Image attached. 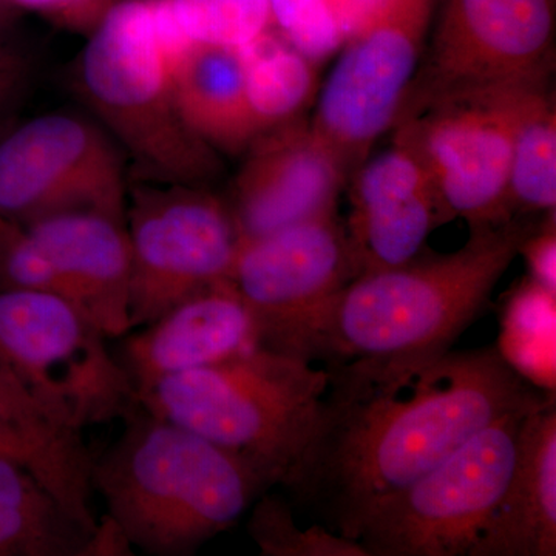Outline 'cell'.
<instances>
[{
    "instance_id": "9a60e30c",
    "label": "cell",
    "mask_w": 556,
    "mask_h": 556,
    "mask_svg": "<svg viewBox=\"0 0 556 556\" xmlns=\"http://www.w3.org/2000/svg\"><path fill=\"white\" fill-rule=\"evenodd\" d=\"M348 237L361 274L416 257L430 233L453 219L424 164L393 142L350 178Z\"/></svg>"
},
{
    "instance_id": "52a82bcc",
    "label": "cell",
    "mask_w": 556,
    "mask_h": 556,
    "mask_svg": "<svg viewBox=\"0 0 556 556\" xmlns=\"http://www.w3.org/2000/svg\"><path fill=\"white\" fill-rule=\"evenodd\" d=\"M108 336L75 303L0 289V364L73 431L126 417L139 404Z\"/></svg>"
},
{
    "instance_id": "1f68e13d",
    "label": "cell",
    "mask_w": 556,
    "mask_h": 556,
    "mask_svg": "<svg viewBox=\"0 0 556 556\" xmlns=\"http://www.w3.org/2000/svg\"><path fill=\"white\" fill-rule=\"evenodd\" d=\"M31 78V61L20 49L0 60V112L20 100Z\"/></svg>"
},
{
    "instance_id": "d590c367",
    "label": "cell",
    "mask_w": 556,
    "mask_h": 556,
    "mask_svg": "<svg viewBox=\"0 0 556 556\" xmlns=\"http://www.w3.org/2000/svg\"><path fill=\"white\" fill-rule=\"evenodd\" d=\"M2 219H3V217H2V215H0V223H2Z\"/></svg>"
},
{
    "instance_id": "9c48e42d",
    "label": "cell",
    "mask_w": 556,
    "mask_h": 556,
    "mask_svg": "<svg viewBox=\"0 0 556 556\" xmlns=\"http://www.w3.org/2000/svg\"><path fill=\"white\" fill-rule=\"evenodd\" d=\"M130 327L228 280L240 237L226 201L203 186L155 181L127 190Z\"/></svg>"
},
{
    "instance_id": "484cf974",
    "label": "cell",
    "mask_w": 556,
    "mask_h": 556,
    "mask_svg": "<svg viewBox=\"0 0 556 556\" xmlns=\"http://www.w3.org/2000/svg\"><path fill=\"white\" fill-rule=\"evenodd\" d=\"M172 7L193 43L239 49L273 24L270 0H172Z\"/></svg>"
},
{
    "instance_id": "cb8c5ba5",
    "label": "cell",
    "mask_w": 556,
    "mask_h": 556,
    "mask_svg": "<svg viewBox=\"0 0 556 556\" xmlns=\"http://www.w3.org/2000/svg\"><path fill=\"white\" fill-rule=\"evenodd\" d=\"M0 457L30 468L84 522L97 527L91 510L93 457L83 439H50L0 417Z\"/></svg>"
},
{
    "instance_id": "4dcf8cb0",
    "label": "cell",
    "mask_w": 556,
    "mask_h": 556,
    "mask_svg": "<svg viewBox=\"0 0 556 556\" xmlns=\"http://www.w3.org/2000/svg\"><path fill=\"white\" fill-rule=\"evenodd\" d=\"M11 2L49 14L65 27L90 31L100 24L104 14L113 5V0H11Z\"/></svg>"
},
{
    "instance_id": "7c38bea8",
    "label": "cell",
    "mask_w": 556,
    "mask_h": 556,
    "mask_svg": "<svg viewBox=\"0 0 556 556\" xmlns=\"http://www.w3.org/2000/svg\"><path fill=\"white\" fill-rule=\"evenodd\" d=\"M123 160L108 131L68 113L27 121L0 141V215L17 225L65 212L126 223Z\"/></svg>"
},
{
    "instance_id": "8992f818",
    "label": "cell",
    "mask_w": 556,
    "mask_h": 556,
    "mask_svg": "<svg viewBox=\"0 0 556 556\" xmlns=\"http://www.w3.org/2000/svg\"><path fill=\"white\" fill-rule=\"evenodd\" d=\"M540 86L405 94L391 126L393 142L424 164L453 218L473 228L517 217L510 200L511 146L522 102Z\"/></svg>"
},
{
    "instance_id": "ac0fdd59",
    "label": "cell",
    "mask_w": 556,
    "mask_h": 556,
    "mask_svg": "<svg viewBox=\"0 0 556 556\" xmlns=\"http://www.w3.org/2000/svg\"><path fill=\"white\" fill-rule=\"evenodd\" d=\"M556 555L555 393L519 427L514 468L468 556Z\"/></svg>"
},
{
    "instance_id": "e575fe53",
    "label": "cell",
    "mask_w": 556,
    "mask_h": 556,
    "mask_svg": "<svg viewBox=\"0 0 556 556\" xmlns=\"http://www.w3.org/2000/svg\"><path fill=\"white\" fill-rule=\"evenodd\" d=\"M3 0H0V20H2V16H3Z\"/></svg>"
},
{
    "instance_id": "d6a6232c",
    "label": "cell",
    "mask_w": 556,
    "mask_h": 556,
    "mask_svg": "<svg viewBox=\"0 0 556 556\" xmlns=\"http://www.w3.org/2000/svg\"><path fill=\"white\" fill-rule=\"evenodd\" d=\"M329 2L348 40L375 13L380 0H329Z\"/></svg>"
},
{
    "instance_id": "83f0119b",
    "label": "cell",
    "mask_w": 556,
    "mask_h": 556,
    "mask_svg": "<svg viewBox=\"0 0 556 556\" xmlns=\"http://www.w3.org/2000/svg\"><path fill=\"white\" fill-rule=\"evenodd\" d=\"M270 17L289 46L314 64L345 46V33L329 0H270Z\"/></svg>"
},
{
    "instance_id": "6da1fadb",
    "label": "cell",
    "mask_w": 556,
    "mask_h": 556,
    "mask_svg": "<svg viewBox=\"0 0 556 556\" xmlns=\"http://www.w3.org/2000/svg\"><path fill=\"white\" fill-rule=\"evenodd\" d=\"M325 367L328 390L316 434L287 489L350 540L380 500L500 417L552 394L526 382L496 346Z\"/></svg>"
},
{
    "instance_id": "ffe728a7",
    "label": "cell",
    "mask_w": 556,
    "mask_h": 556,
    "mask_svg": "<svg viewBox=\"0 0 556 556\" xmlns=\"http://www.w3.org/2000/svg\"><path fill=\"white\" fill-rule=\"evenodd\" d=\"M100 555L91 527L30 468L0 457V556Z\"/></svg>"
},
{
    "instance_id": "30bf717a",
    "label": "cell",
    "mask_w": 556,
    "mask_h": 556,
    "mask_svg": "<svg viewBox=\"0 0 556 556\" xmlns=\"http://www.w3.org/2000/svg\"><path fill=\"white\" fill-rule=\"evenodd\" d=\"M437 0H380L340 49L311 126L346 174L391 130L427 49Z\"/></svg>"
},
{
    "instance_id": "836d02e7",
    "label": "cell",
    "mask_w": 556,
    "mask_h": 556,
    "mask_svg": "<svg viewBox=\"0 0 556 556\" xmlns=\"http://www.w3.org/2000/svg\"><path fill=\"white\" fill-rule=\"evenodd\" d=\"M2 28V20H0V60H3V58L9 56V54L14 53V51L21 49V47H17L13 40L7 38Z\"/></svg>"
},
{
    "instance_id": "f546056e",
    "label": "cell",
    "mask_w": 556,
    "mask_h": 556,
    "mask_svg": "<svg viewBox=\"0 0 556 556\" xmlns=\"http://www.w3.org/2000/svg\"><path fill=\"white\" fill-rule=\"evenodd\" d=\"M518 255L526 260L527 276L556 292V218L555 211L535 223L519 244Z\"/></svg>"
},
{
    "instance_id": "d4e9b609",
    "label": "cell",
    "mask_w": 556,
    "mask_h": 556,
    "mask_svg": "<svg viewBox=\"0 0 556 556\" xmlns=\"http://www.w3.org/2000/svg\"><path fill=\"white\" fill-rule=\"evenodd\" d=\"M249 533L266 556H368L357 541L325 526L300 529L287 503L263 496L254 508Z\"/></svg>"
},
{
    "instance_id": "7a4b0ae2",
    "label": "cell",
    "mask_w": 556,
    "mask_h": 556,
    "mask_svg": "<svg viewBox=\"0 0 556 556\" xmlns=\"http://www.w3.org/2000/svg\"><path fill=\"white\" fill-rule=\"evenodd\" d=\"M535 223L473 226L464 247L354 278L311 325L303 357L325 362L442 356L489 303Z\"/></svg>"
},
{
    "instance_id": "8fae6325",
    "label": "cell",
    "mask_w": 556,
    "mask_h": 556,
    "mask_svg": "<svg viewBox=\"0 0 556 556\" xmlns=\"http://www.w3.org/2000/svg\"><path fill=\"white\" fill-rule=\"evenodd\" d=\"M358 276L350 237L334 212L240 240L229 280L247 306L255 345L303 357L313 321Z\"/></svg>"
},
{
    "instance_id": "f1b7e54d",
    "label": "cell",
    "mask_w": 556,
    "mask_h": 556,
    "mask_svg": "<svg viewBox=\"0 0 556 556\" xmlns=\"http://www.w3.org/2000/svg\"><path fill=\"white\" fill-rule=\"evenodd\" d=\"M0 417L39 437L80 439L78 431L62 426L3 364H0Z\"/></svg>"
},
{
    "instance_id": "277c9868",
    "label": "cell",
    "mask_w": 556,
    "mask_h": 556,
    "mask_svg": "<svg viewBox=\"0 0 556 556\" xmlns=\"http://www.w3.org/2000/svg\"><path fill=\"white\" fill-rule=\"evenodd\" d=\"M251 346L170 376L138 399L149 413L247 459L273 485H288L316 434L327 367Z\"/></svg>"
},
{
    "instance_id": "ba28073f",
    "label": "cell",
    "mask_w": 556,
    "mask_h": 556,
    "mask_svg": "<svg viewBox=\"0 0 556 556\" xmlns=\"http://www.w3.org/2000/svg\"><path fill=\"white\" fill-rule=\"evenodd\" d=\"M533 407L500 417L426 475L380 500L357 526L354 541L368 556L470 555L506 489L519 427Z\"/></svg>"
},
{
    "instance_id": "4316f807",
    "label": "cell",
    "mask_w": 556,
    "mask_h": 556,
    "mask_svg": "<svg viewBox=\"0 0 556 556\" xmlns=\"http://www.w3.org/2000/svg\"><path fill=\"white\" fill-rule=\"evenodd\" d=\"M0 289L47 292L76 305L72 289L46 249L24 226L7 218L0 223Z\"/></svg>"
},
{
    "instance_id": "603a6c76",
    "label": "cell",
    "mask_w": 556,
    "mask_h": 556,
    "mask_svg": "<svg viewBox=\"0 0 556 556\" xmlns=\"http://www.w3.org/2000/svg\"><path fill=\"white\" fill-rule=\"evenodd\" d=\"M514 214L555 211L556 110L551 84L527 93L519 112L510 161Z\"/></svg>"
},
{
    "instance_id": "4fadbf2b",
    "label": "cell",
    "mask_w": 556,
    "mask_h": 556,
    "mask_svg": "<svg viewBox=\"0 0 556 556\" xmlns=\"http://www.w3.org/2000/svg\"><path fill=\"white\" fill-rule=\"evenodd\" d=\"M554 62L555 0H437L408 91L538 86Z\"/></svg>"
},
{
    "instance_id": "7402d4cb",
    "label": "cell",
    "mask_w": 556,
    "mask_h": 556,
    "mask_svg": "<svg viewBox=\"0 0 556 556\" xmlns=\"http://www.w3.org/2000/svg\"><path fill=\"white\" fill-rule=\"evenodd\" d=\"M497 353L530 386L556 388V292L522 277L504 298Z\"/></svg>"
},
{
    "instance_id": "44dd1931",
    "label": "cell",
    "mask_w": 556,
    "mask_h": 556,
    "mask_svg": "<svg viewBox=\"0 0 556 556\" xmlns=\"http://www.w3.org/2000/svg\"><path fill=\"white\" fill-rule=\"evenodd\" d=\"M239 54L258 135L302 118L316 94L317 64L269 30L239 47Z\"/></svg>"
},
{
    "instance_id": "5bb4252c",
    "label": "cell",
    "mask_w": 556,
    "mask_h": 556,
    "mask_svg": "<svg viewBox=\"0 0 556 556\" xmlns=\"http://www.w3.org/2000/svg\"><path fill=\"white\" fill-rule=\"evenodd\" d=\"M244 152L226 203L240 240L338 212L350 175L311 121L302 116L262 131Z\"/></svg>"
},
{
    "instance_id": "e0dca14e",
    "label": "cell",
    "mask_w": 556,
    "mask_h": 556,
    "mask_svg": "<svg viewBox=\"0 0 556 556\" xmlns=\"http://www.w3.org/2000/svg\"><path fill=\"white\" fill-rule=\"evenodd\" d=\"M25 229L46 249L76 305L109 339L130 327V241L126 223L98 212H65Z\"/></svg>"
},
{
    "instance_id": "5b68a950",
    "label": "cell",
    "mask_w": 556,
    "mask_h": 556,
    "mask_svg": "<svg viewBox=\"0 0 556 556\" xmlns=\"http://www.w3.org/2000/svg\"><path fill=\"white\" fill-rule=\"evenodd\" d=\"M76 84L108 134L153 181L204 186L217 177V152L179 115L150 0L110 7L80 51Z\"/></svg>"
},
{
    "instance_id": "2e32d148",
    "label": "cell",
    "mask_w": 556,
    "mask_h": 556,
    "mask_svg": "<svg viewBox=\"0 0 556 556\" xmlns=\"http://www.w3.org/2000/svg\"><path fill=\"white\" fill-rule=\"evenodd\" d=\"M254 345L251 317L228 278L138 328L124 342L121 364L139 399L163 379L206 367Z\"/></svg>"
},
{
    "instance_id": "3957f363",
    "label": "cell",
    "mask_w": 556,
    "mask_h": 556,
    "mask_svg": "<svg viewBox=\"0 0 556 556\" xmlns=\"http://www.w3.org/2000/svg\"><path fill=\"white\" fill-rule=\"evenodd\" d=\"M93 459L91 485L129 546L189 556L239 521L269 489L243 457L137 405Z\"/></svg>"
},
{
    "instance_id": "d6986e66",
    "label": "cell",
    "mask_w": 556,
    "mask_h": 556,
    "mask_svg": "<svg viewBox=\"0 0 556 556\" xmlns=\"http://www.w3.org/2000/svg\"><path fill=\"white\" fill-rule=\"evenodd\" d=\"M179 115L215 152L240 153L258 135L239 49L195 43L170 72Z\"/></svg>"
}]
</instances>
